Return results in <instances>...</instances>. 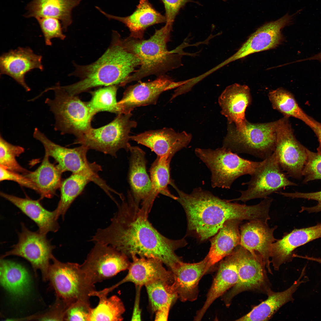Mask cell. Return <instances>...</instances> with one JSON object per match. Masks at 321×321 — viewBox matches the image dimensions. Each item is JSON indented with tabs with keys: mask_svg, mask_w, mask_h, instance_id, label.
Here are the masks:
<instances>
[{
	"mask_svg": "<svg viewBox=\"0 0 321 321\" xmlns=\"http://www.w3.org/2000/svg\"><path fill=\"white\" fill-rule=\"evenodd\" d=\"M122 200L109 225L98 229L90 241L110 246L128 258L158 259L170 269L181 261L175 251L187 245L185 238L172 240L159 232L148 220L149 213L136 204L130 191L127 200Z\"/></svg>",
	"mask_w": 321,
	"mask_h": 321,
	"instance_id": "cell-1",
	"label": "cell"
},
{
	"mask_svg": "<svg viewBox=\"0 0 321 321\" xmlns=\"http://www.w3.org/2000/svg\"><path fill=\"white\" fill-rule=\"evenodd\" d=\"M171 185L177 191L179 196L177 200L185 212L188 232L200 241L215 235L227 221H263L267 217V207L263 202L253 205L233 203L201 188L187 194L179 189L174 181Z\"/></svg>",
	"mask_w": 321,
	"mask_h": 321,
	"instance_id": "cell-2",
	"label": "cell"
},
{
	"mask_svg": "<svg viewBox=\"0 0 321 321\" xmlns=\"http://www.w3.org/2000/svg\"><path fill=\"white\" fill-rule=\"evenodd\" d=\"M141 64L140 59L125 48L119 33L114 31L109 46L96 61L86 65L74 64L75 70L69 75L78 77L79 80L62 88L70 95H77L96 87L124 86Z\"/></svg>",
	"mask_w": 321,
	"mask_h": 321,
	"instance_id": "cell-3",
	"label": "cell"
},
{
	"mask_svg": "<svg viewBox=\"0 0 321 321\" xmlns=\"http://www.w3.org/2000/svg\"><path fill=\"white\" fill-rule=\"evenodd\" d=\"M172 26L166 24L147 40L140 39L130 36L122 38L125 48L136 55L141 64L128 78L126 84L144 78L155 75L158 77L182 65V54L181 47L171 51L167 48V44L170 40Z\"/></svg>",
	"mask_w": 321,
	"mask_h": 321,
	"instance_id": "cell-4",
	"label": "cell"
},
{
	"mask_svg": "<svg viewBox=\"0 0 321 321\" xmlns=\"http://www.w3.org/2000/svg\"><path fill=\"white\" fill-rule=\"evenodd\" d=\"M50 90L54 92L53 99L47 98L45 103L54 115V128L61 134H70L78 138L91 128L92 120L95 114L77 96L70 95L60 86L59 83L47 88L43 92Z\"/></svg>",
	"mask_w": 321,
	"mask_h": 321,
	"instance_id": "cell-5",
	"label": "cell"
},
{
	"mask_svg": "<svg viewBox=\"0 0 321 321\" xmlns=\"http://www.w3.org/2000/svg\"><path fill=\"white\" fill-rule=\"evenodd\" d=\"M195 153L210 170L214 188H230L237 179L251 175L262 162L242 158L224 147L215 150L196 148Z\"/></svg>",
	"mask_w": 321,
	"mask_h": 321,
	"instance_id": "cell-6",
	"label": "cell"
},
{
	"mask_svg": "<svg viewBox=\"0 0 321 321\" xmlns=\"http://www.w3.org/2000/svg\"><path fill=\"white\" fill-rule=\"evenodd\" d=\"M223 147L237 154L246 153L265 160L274 152L276 142V121L252 123L247 121L246 129L237 130L229 124Z\"/></svg>",
	"mask_w": 321,
	"mask_h": 321,
	"instance_id": "cell-7",
	"label": "cell"
},
{
	"mask_svg": "<svg viewBox=\"0 0 321 321\" xmlns=\"http://www.w3.org/2000/svg\"><path fill=\"white\" fill-rule=\"evenodd\" d=\"M132 115L131 113L117 114L108 124L98 128H92L77 138L74 143L114 157L121 149L129 151V134L132 128L137 125L136 121L130 119Z\"/></svg>",
	"mask_w": 321,
	"mask_h": 321,
	"instance_id": "cell-8",
	"label": "cell"
},
{
	"mask_svg": "<svg viewBox=\"0 0 321 321\" xmlns=\"http://www.w3.org/2000/svg\"><path fill=\"white\" fill-rule=\"evenodd\" d=\"M48 273V280L57 297L68 306L79 300H89L95 289L82 269L75 263L62 262L54 256Z\"/></svg>",
	"mask_w": 321,
	"mask_h": 321,
	"instance_id": "cell-9",
	"label": "cell"
},
{
	"mask_svg": "<svg viewBox=\"0 0 321 321\" xmlns=\"http://www.w3.org/2000/svg\"><path fill=\"white\" fill-rule=\"evenodd\" d=\"M250 175V180L242 184L247 185V189L240 191L241 195L239 197L229 201L246 202L254 199H265L287 186L297 185L288 179L281 168L274 152L263 160L262 164Z\"/></svg>",
	"mask_w": 321,
	"mask_h": 321,
	"instance_id": "cell-10",
	"label": "cell"
},
{
	"mask_svg": "<svg viewBox=\"0 0 321 321\" xmlns=\"http://www.w3.org/2000/svg\"><path fill=\"white\" fill-rule=\"evenodd\" d=\"M37 139L43 145L45 154L55 160L58 163L57 166L63 173L70 171L87 175L102 188L106 187V183L98 175L102 170L101 167L95 162L88 161L86 154L89 150L86 147L81 145L73 148H66L53 142L43 133L40 134Z\"/></svg>",
	"mask_w": 321,
	"mask_h": 321,
	"instance_id": "cell-11",
	"label": "cell"
},
{
	"mask_svg": "<svg viewBox=\"0 0 321 321\" xmlns=\"http://www.w3.org/2000/svg\"><path fill=\"white\" fill-rule=\"evenodd\" d=\"M21 226L18 243L1 259L10 255L22 257L30 263L35 271L37 270H40L44 281L48 280L50 262L54 257L52 252L55 248V246L51 244L46 235L38 231H31L23 223Z\"/></svg>",
	"mask_w": 321,
	"mask_h": 321,
	"instance_id": "cell-12",
	"label": "cell"
},
{
	"mask_svg": "<svg viewBox=\"0 0 321 321\" xmlns=\"http://www.w3.org/2000/svg\"><path fill=\"white\" fill-rule=\"evenodd\" d=\"M284 117L276 121V142L274 152L282 170L296 179L302 176L307 157V149L296 139L288 121Z\"/></svg>",
	"mask_w": 321,
	"mask_h": 321,
	"instance_id": "cell-13",
	"label": "cell"
},
{
	"mask_svg": "<svg viewBox=\"0 0 321 321\" xmlns=\"http://www.w3.org/2000/svg\"><path fill=\"white\" fill-rule=\"evenodd\" d=\"M81 267L93 284L111 278L128 269V257L112 246L96 243Z\"/></svg>",
	"mask_w": 321,
	"mask_h": 321,
	"instance_id": "cell-14",
	"label": "cell"
},
{
	"mask_svg": "<svg viewBox=\"0 0 321 321\" xmlns=\"http://www.w3.org/2000/svg\"><path fill=\"white\" fill-rule=\"evenodd\" d=\"M237 247L239 256L238 279L223 297L227 306L235 296L242 292L252 291L267 294L271 290L264 264L240 245Z\"/></svg>",
	"mask_w": 321,
	"mask_h": 321,
	"instance_id": "cell-15",
	"label": "cell"
},
{
	"mask_svg": "<svg viewBox=\"0 0 321 321\" xmlns=\"http://www.w3.org/2000/svg\"><path fill=\"white\" fill-rule=\"evenodd\" d=\"M190 80L175 81L165 75L152 81L131 85L126 89L122 98L118 102L121 114L131 113L137 107L155 105L163 92L177 88Z\"/></svg>",
	"mask_w": 321,
	"mask_h": 321,
	"instance_id": "cell-16",
	"label": "cell"
},
{
	"mask_svg": "<svg viewBox=\"0 0 321 321\" xmlns=\"http://www.w3.org/2000/svg\"><path fill=\"white\" fill-rule=\"evenodd\" d=\"M277 227L270 228L267 222L257 221H249L240 226V245L261 261L270 273L272 245L277 240L273 233Z\"/></svg>",
	"mask_w": 321,
	"mask_h": 321,
	"instance_id": "cell-17",
	"label": "cell"
},
{
	"mask_svg": "<svg viewBox=\"0 0 321 321\" xmlns=\"http://www.w3.org/2000/svg\"><path fill=\"white\" fill-rule=\"evenodd\" d=\"M127 275L121 281L112 286L100 290L102 294L108 293L121 284L127 282L134 283L136 286L141 287L157 280H162L170 284L173 281V274L167 270L159 259L153 258L132 256Z\"/></svg>",
	"mask_w": 321,
	"mask_h": 321,
	"instance_id": "cell-18",
	"label": "cell"
},
{
	"mask_svg": "<svg viewBox=\"0 0 321 321\" xmlns=\"http://www.w3.org/2000/svg\"><path fill=\"white\" fill-rule=\"evenodd\" d=\"M293 16L287 13L276 21L260 27L235 54L228 58L229 61L231 62L254 53L276 47L283 40L281 30L291 23Z\"/></svg>",
	"mask_w": 321,
	"mask_h": 321,
	"instance_id": "cell-19",
	"label": "cell"
},
{
	"mask_svg": "<svg viewBox=\"0 0 321 321\" xmlns=\"http://www.w3.org/2000/svg\"><path fill=\"white\" fill-rule=\"evenodd\" d=\"M192 135L185 131L177 132L171 128L145 131L130 136V139L144 145L155 152L157 156L171 158L190 143Z\"/></svg>",
	"mask_w": 321,
	"mask_h": 321,
	"instance_id": "cell-20",
	"label": "cell"
},
{
	"mask_svg": "<svg viewBox=\"0 0 321 321\" xmlns=\"http://www.w3.org/2000/svg\"><path fill=\"white\" fill-rule=\"evenodd\" d=\"M42 58L41 55L35 54L29 47L10 50L0 56V75L10 76L26 92H29L31 89L25 82V75L34 69L43 70Z\"/></svg>",
	"mask_w": 321,
	"mask_h": 321,
	"instance_id": "cell-21",
	"label": "cell"
},
{
	"mask_svg": "<svg viewBox=\"0 0 321 321\" xmlns=\"http://www.w3.org/2000/svg\"><path fill=\"white\" fill-rule=\"evenodd\" d=\"M251 102L248 87L237 83L227 87L218 99L221 114L229 124H235V129L240 131L246 129L245 111Z\"/></svg>",
	"mask_w": 321,
	"mask_h": 321,
	"instance_id": "cell-22",
	"label": "cell"
},
{
	"mask_svg": "<svg viewBox=\"0 0 321 321\" xmlns=\"http://www.w3.org/2000/svg\"><path fill=\"white\" fill-rule=\"evenodd\" d=\"M321 238V223L308 227L295 229L286 233L272 245L270 262L275 270L290 262L294 252L299 247L316 239Z\"/></svg>",
	"mask_w": 321,
	"mask_h": 321,
	"instance_id": "cell-23",
	"label": "cell"
},
{
	"mask_svg": "<svg viewBox=\"0 0 321 321\" xmlns=\"http://www.w3.org/2000/svg\"><path fill=\"white\" fill-rule=\"evenodd\" d=\"M207 257L195 263L181 261L170 270L173 277L171 286L182 301L196 300L199 293L198 284L202 276L207 272Z\"/></svg>",
	"mask_w": 321,
	"mask_h": 321,
	"instance_id": "cell-24",
	"label": "cell"
},
{
	"mask_svg": "<svg viewBox=\"0 0 321 321\" xmlns=\"http://www.w3.org/2000/svg\"><path fill=\"white\" fill-rule=\"evenodd\" d=\"M238 253L237 247L220 263L204 304L196 313V321L200 320L213 302L237 283L238 279Z\"/></svg>",
	"mask_w": 321,
	"mask_h": 321,
	"instance_id": "cell-25",
	"label": "cell"
},
{
	"mask_svg": "<svg viewBox=\"0 0 321 321\" xmlns=\"http://www.w3.org/2000/svg\"><path fill=\"white\" fill-rule=\"evenodd\" d=\"M96 9L109 19L115 20L124 23L130 32V36L143 39L144 32L153 25L166 23L165 16L157 11L148 0H140L135 10L130 15L120 17L108 14L98 7Z\"/></svg>",
	"mask_w": 321,
	"mask_h": 321,
	"instance_id": "cell-26",
	"label": "cell"
},
{
	"mask_svg": "<svg viewBox=\"0 0 321 321\" xmlns=\"http://www.w3.org/2000/svg\"><path fill=\"white\" fill-rule=\"evenodd\" d=\"M0 195L34 221L40 233L46 235L49 232H55L59 229V226L55 210L51 211L45 209L40 203V199L21 198L3 192H1Z\"/></svg>",
	"mask_w": 321,
	"mask_h": 321,
	"instance_id": "cell-27",
	"label": "cell"
},
{
	"mask_svg": "<svg viewBox=\"0 0 321 321\" xmlns=\"http://www.w3.org/2000/svg\"><path fill=\"white\" fill-rule=\"evenodd\" d=\"M242 221L237 219L226 221L211 239V247L206 256L207 259V272L240 245L239 226Z\"/></svg>",
	"mask_w": 321,
	"mask_h": 321,
	"instance_id": "cell-28",
	"label": "cell"
},
{
	"mask_svg": "<svg viewBox=\"0 0 321 321\" xmlns=\"http://www.w3.org/2000/svg\"><path fill=\"white\" fill-rule=\"evenodd\" d=\"M305 268L303 269L298 278L287 289L280 292L271 290L267 295L268 298L254 307L247 314L237 320V321H268L277 311L287 303L294 300L292 295L302 283L306 281L301 280L304 274Z\"/></svg>",
	"mask_w": 321,
	"mask_h": 321,
	"instance_id": "cell-29",
	"label": "cell"
},
{
	"mask_svg": "<svg viewBox=\"0 0 321 321\" xmlns=\"http://www.w3.org/2000/svg\"><path fill=\"white\" fill-rule=\"evenodd\" d=\"M128 179L130 192L136 204L139 205L147 197L151 188V182L146 170L145 152L139 147L132 146Z\"/></svg>",
	"mask_w": 321,
	"mask_h": 321,
	"instance_id": "cell-30",
	"label": "cell"
},
{
	"mask_svg": "<svg viewBox=\"0 0 321 321\" xmlns=\"http://www.w3.org/2000/svg\"><path fill=\"white\" fill-rule=\"evenodd\" d=\"M81 0H32L27 5L26 18L53 17L60 21L66 31L72 22L73 9Z\"/></svg>",
	"mask_w": 321,
	"mask_h": 321,
	"instance_id": "cell-31",
	"label": "cell"
},
{
	"mask_svg": "<svg viewBox=\"0 0 321 321\" xmlns=\"http://www.w3.org/2000/svg\"><path fill=\"white\" fill-rule=\"evenodd\" d=\"M172 158L157 156L150 169L151 188L147 198L141 203V208L150 213L156 198L159 193L177 200L178 197L172 194L168 186L172 180L170 175V163Z\"/></svg>",
	"mask_w": 321,
	"mask_h": 321,
	"instance_id": "cell-32",
	"label": "cell"
},
{
	"mask_svg": "<svg viewBox=\"0 0 321 321\" xmlns=\"http://www.w3.org/2000/svg\"><path fill=\"white\" fill-rule=\"evenodd\" d=\"M49 157L45 154L41 165L35 171L23 174L30 179L37 187L40 196V199L52 198L56 190L60 188L63 172L56 166L51 163Z\"/></svg>",
	"mask_w": 321,
	"mask_h": 321,
	"instance_id": "cell-33",
	"label": "cell"
},
{
	"mask_svg": "<svg viewBox=\"0 0 321 321\" xmlns=\"http://www.w3.org/2000/svg\"><path fill=\"white\" fill-rule=\"evenodd\" d=\"M0 282L4 288L12 294L22 295L28 289L29 276L26 269L21 265L1 259Z\"/></svg>",
	"mask_w": 321,
	"mask_h": 321,
	"instance_id": "cell-34",
	"label": "cell"
},
{
	"mask_svg": "<svg viewBox=\"0 0 321 321\" xmlns=\"http://www.w3.org/2000/svg\"><path fill=\"white\" fill-rule=\"evenodd\" d=\"M269 99L273 108L289 117H293L303 122L312 129L317 122L306 114L299 106L292 95L282 88L272 91Z\"/></svg>",
	"mask_w": 321,
	"mask_h": 321,
	"instance_id": "cell-35",
	"label": "cell"
},
{
	"mask_svg": "<svg viewBox=\"0 0 321 321\" xmlns=\"http://www.w3.org/2000/svg\"><path fill=\"white\" fill-rule=\"evenodd\" d=\"M91 181L93 182L92 178L87 175L72 173L62 182L60 187V199L55 210L58 218L61 216L64 219L72 203L81 193L86 185Z\"/></svg>",
	"mask_w": 321,
	"mask_h": 321,
	"instance_id": "cell-36",
	"label": "cell"
},
{
	"mask_svg": "<svg viewBox=\"0 0 321 321\" xmlns=\"http://www.w3.org/2000/svg\"><path fill=\"white\" fill-rule=\"evenodd\" d=\"M96 296L99 298L97 305L92 308L89 321H121L125 309L121 299L116 295Z\"/></svg>",
	"mask_w": 321,
	"mask_h": 321,
	"instance_id": "cell-37",
	"label": "cell"
},
{
	"mask_svg": "<svg viewBox=\"0 0 321 321\" xmlns=\"http://www.w3.org/2000/svg\"><path fill=\"white\" fill-rule=\"evenodd\" d=\"M171 284L165 281L157 280L145 286L152 309L155 312L163 308H170L178 298Z\"/></svg>",
	"mask_w": 321,
	"mask_h": 321,
	"instance_id": "cell-38",
	"label": "cell"
},
{
	"mask_svg": "<svg viewBox=\"0 0 321 321\" xmlns=\"http://www.w3.org/2000/svg\"><path fill=\"white\" fill-rule=\"evenodd\" d=\"M118 87L116 85L106 86L90 92L92 98L86 102L88 107L95 114L104 111L121 114L117 100Z\"/></svg>",
	"mask_w": 321,
	"mask_h": 321,
	"instance_id": "cell-39",
	"label": "cell"
},
{
	"mask_svg": "<svg viewBox=\"0 0 321 321\" xmlns=\"http://www.w3.org/2000/svg\"><path fill=\"white\" fill-rule=\"evenodd\" d=\"M24 148L14 145L0 136V165L12 171L24 174L29 171L21 166L16 158L24 152Z\"/></svg>",
	"mask_w": 321,
	"mask_h": 321,
	"instance_id": "cell-40",
	"label": "cell"
},
{
	"mask_svg": "<svg viewBox=\"0 0 321 321\" xmlns=\"http://www.w3.org/2000/svg\"><path fill=\"white\" fill-rule=\"evenodd\" d=\"M43 35L46 45H52L51 40L54 38L64 40L66 37L63 34L62 26L60 20L56 18L43 17L36 18Z\"/></svg>",
	"mask_w": 321,
	"mask_h": 321,
	"instance_id": "cell-41",
	"label": "cell"
},
{
	"mask_svg": "<svg viewBox=\"0 0 321 321\" xmlns=\"http://www.w3.org/2000/svg\"><path fill=\"white\" fill-rule=\"evenodd\" d=\"M304 177L303 182L306 183L316 180H321V150L317 152L307 149V157L302 171Z\"/></svg>",
	"mask_w": 321,
	"mask_h": 321,
	"instance_id": "cell-42",
	"label": "cell"
},
{
	"mask_svg": "<svg viewBox=\"0 0 321 321\" xmlns=\"http://www.w3.org/2000/svg\"><path fill=\"white\" fill-rule=\"evenodd\" d=\"M92 309L89 300H77L67 309L64 320L89 321Z\"/></svg>",
	"mask_w": 321,
	"mask_h": 321,
	"instance_id": "cell-43",
	"label": "cell"
},
{
	"mask_svg": "<svg viewBox=\"0 0 321 321\" xmlns=\"http://www.w3.org/2000/svg\"><path fill=\"white\" fill-rule=\"evenodd\" d=\"M68 306L62 300L57 298L56 301L52 308L43 314L33 315L24 318L29 320H64L66 311Z\"/></svg>",
	"mask_w": 321,
	"mask_h": 321,
	"instance_id": "cell-44",
	"label": "cell"
},
{
	"mask_svg": "<svg viewBox=\"0 0 321 321\" xmlns=\"http://www.w3.org/2000/svg\"><path fill=\"white\" fill-rule=\"evenodd\" d=\"M280 195L286 197L292 198H303L308 200L317 201L318 203L315 206L311 207H302L300 212L304 211L309 213H317L321 212V191L311 193H286L280 191Z\"/></svg>",
	"mask_w": 321,
	"mask_h": 321,
	"instance_id": "cell-45",
	"label": "cell"
},
{
	"mask_svg": "<svg viewBox=\"0 0 321 321\" xmlns=\"http://www.w3.org/2000/svg\"><path fill=\"white\" fill-rule=\"evenodd\" d=\"M0 181L11 180L18 183L22 186L29 188L38 193V190L35 185L30 179L24 175L9 170L0 165Z\"/></svg>",
	"mask_w": 321,
	"mask_h": 321,
	"instance_id": "cell-46",
	"label": "cell"
},
{
	"mask_svg": "<svg viewBox=\"0 0 321 321\" xmlns=\"http://www.w3.org/2000/svg\"><path fill=\"white\" fill-rule=\"evenodd\" d=\"M164 6L166 24L172 26L175 18L180 9L191 0H161Z\"/></svg>",
	"mask_w": 321,
	"mask_h": 321,
	"instance_id": "cell-47",
	"label": "cell"
},
{
	"mask_svg": "<svg viewBox=\"0 0 321 321\" xmlns=\"http://www.w3.org/2000/svg\"><path fill=\"white\" fill-rule=\"evenodd\" d=\"M136 296L131 320L140 321L141 319V311L139 307V300L140 289L141 287L139 286H136Z\"/></svg>",
	"mask_w": 321,
	"mask_h": 321,
	"instance_id": "cell-48",
	"label": "cell"
},
{
	"mask_svg": "<svg viewBox=\"0 0 321 321\" xmlns=\"http://www.w3.org/2000/svg\"><path fill=\"white\" fill-rule=\"evenodd\" d=\"M169 308L160 309L155 311V321H166L169 315Z\"/></svg>",
	"mask_w": 321,
	"mask_h": 321,
	"instance_id": "cell-49",
	"label": "cell"
},
{
	"mask_svg": "<svg viewBox=\"0 0 321 321\" xmlns=\"http://www.w3.org/2000/svg\"><path fill=\"white\" fill-rule=\"evenodd\" d=\"M316 134L319 142L321 149V123L317 122L316 126L312 129Z\"/></svg>",
	"mask_w": 321,
	"mask_h": 321,
	"instance_id": "cell-50",
	"label": "cell"
},
{
	"mask_svg": "<svg viewBox=\"0 0 321 321\" xmlns=\"http://www.w3.org/2000/svg\"><path fill=\"white\" fill-rule=\"evenodd\" d=\"M294 257H297L300 258H303L305 259H306L308 260H311L318 262L321 264V258H316L313 257H308L307 256H302L300 255H298L297 254H295L293 255Z\"/></svg>",
	"mask_w": 321,
	"mask_h": 321,
	"instance_id": "cell-51",
	"label": "cell"
},
{
	"mask_svg": "<svg viewBox=\"0 0 321 321\" xmlns=\"http://www.w3.org/2000/svg\"><path fill=\"white\" fill-rule=\"evenodd\" d=\"M312 60H318L321 62V52L312 57L303 59L302 61Z\"/></svg>",
	"mask_w": 321,
	"mask_h": 321,
	"instance_id": "cell-52",
	"label": "cell"
}]
</instances>
